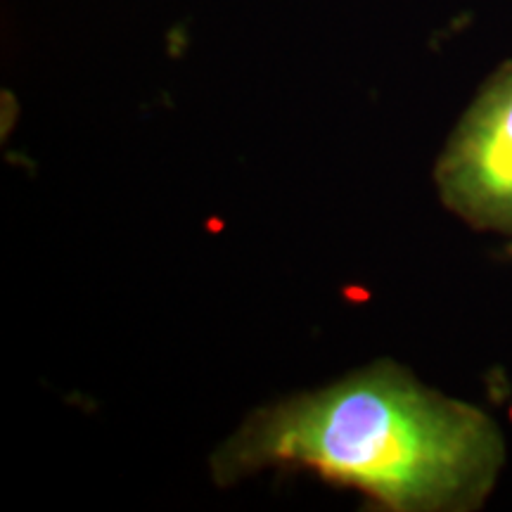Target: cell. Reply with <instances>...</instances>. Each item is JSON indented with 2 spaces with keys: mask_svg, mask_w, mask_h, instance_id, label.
Wrapping results in <instances>:
<instances>
[{
  "mask_svg": "<svg viewBox=\"0 0 512 512\" xmlns=\"http://www.w3.org/2000/svg\"><path fill=\"white\" fill-rule=\"evenodd\" d=\"M505 460L498 425L392 361L259 408L211 458L219 484L306 467L392 512L475 510Z\"/></svg>",
  "mask_w": 512,
  "mask_h": 512,
  "instance_id": "6da1fadb",
  "label": "cell"
},
{
  "mask_svg": "<svg viewBox=\"0 0 512 512\" xmlns=\"http://www.w3.org/2000/svg\"><path fill=\"white\" fill-rule=\"evenodd\" d=\"M441 200L479 230L512 235V62L467 107L437 164Z\"/></svg>",
  "mask_w": 512,
  "mask_h": 512,
  "instance_id": "7a4b0ae2",
  "label": "cell"
}]
</instances>
